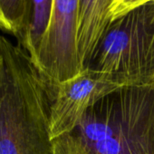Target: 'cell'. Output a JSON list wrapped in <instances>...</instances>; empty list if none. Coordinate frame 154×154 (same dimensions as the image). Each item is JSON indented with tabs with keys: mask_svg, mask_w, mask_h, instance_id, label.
I'll return each instance as SVG.
<instances>
[{
	"mask_svg": "<svg viewBox=\"0 0 154 154\" xmlns=\"http://www.w3.org/2000/svg\"><path fill=\"white\" fill-rule=\"evenodd\" d=\"M47 81L30 55L0 35V154H54Z\"/></svg>",
	"mask_w": 154,
	"mask_h": 154,
	"instance_id": "1",
	"label": "cell"
},
{
	"mask_svg": "<svg viewBox=\"0 0 154 154\" xmlns=\"http://www.w3.org/2000/svg\"><path fill=\"white\" fill-rule=\"evenodd\" d=\"M151 2L154 0H114L111 8V18L114 20L132 9Z\"/></svg>",
	"mask_w": 154,
	"mask_h": 154,
	"instance_id": "9",
	"label": "cell"
},
{
	"mask_svg": "<svg viewBox=\"0 0 154 154\" xmlns=\"http://www.w3.org/2000/svg\"><path fill=\"white\" fill-rule=\"evenodd\" d=\"M27 0H0V30L18 39L23 32Z\"/></svg>",
	"mask_w": 154,
	"mask_h": 154,
	"instance_id": "8",
	"label": "cell"
},
{
	"mask_svg": "<svg viewBox=\"0 0 154 154\" xmlns=\"http://www.w3.org/2000/svg\"><path fill=\"white\" fill-rule=\"evenodd\" d=\"M54 154H58V153H56V151H55V149H54Z\"/></svg>",
	"mask_w": 154,
	"mask_h": 154,
	"instance_id": "11",
	"label": "cell"
},
{
	"mask_svg": "<svg viewBox=\"0 0 154 154\" xmlns=\"http://www.w3.org/2000/svg\"><path fill=\"white\" fill-rule=\"evenodd\" d=\"M113 1L114 0H79L77 49L83 69L112 21L111 8Z\"/></svg>",
	"mask_w": 154,
	"mask_h": 154,
	"instance_id": "6",
	"label": "cell"
},
{
	"mask_svg": "<svg viewBox=\"0 0 154 154\" xmlns=\"http://www.w3.org/2000/svg\"><path fill=\"white\" fill-rule=\"evenodd\" d=\"M53 141L58 154H154V84L110 93Z\"/></svg>",
	"mask_w": 154,
	"mask_h": 154,
	"instance_id": "2",
	"label": "cell"
},
{
	"mask_svg": "<svg viewBox=\"0 0 154 154\" xmlns=\"http://www.w3.org/2000/svg\"><path fill=\"white\" fill-rule=\"evenodd\" d=\"M53 11V0H27L25 26L17 39L21 46L35 60L41 43L48 30Z\"/></svg>",
	"mask_w": 154,
	"mask_h": 154,
	"instance_id": "7",
	"label": "cell"
},
{
	"mask_svg": "<svg viewBox=\"0 0 154 154\" xmlns=\"http://www.w3.org/2000/svg\"><path fill=\"white\" fill-rule=\"evenodd\" d=\"M79 0H53L48 30L34 62L45 79L58 84L83 71L77 49Z\"/></svg>",
	"mask_w": 154,
	"mask_h": 154,
	"instance_id": "5",
	"label": "cell"
},
{
	"mask_svg": "<svg viewBox=\"0 0 154 154\" xmlns=\"http://www.w3.org/2000/svg\"><path fill=\"white\" fill-rule=\"evenodd\" d=\"M153 40L154 2H151L112 20L84 69L122 77L131 85L154 84Z\"/></svg>",
	"mask_w": 154,
	"mask_h": 154,
	"instance_id": "3",
	"label": "cell"
},
{
	"mask_svg": "<svg viewBox=\"0 0 154 154\" xmlns=\"http://www.w3.org/2000/svg\"><path fill=\"white\" fill-rule=\"evenodd\" d=\"M151 61H152V67H153V71H154V40H153L152 50H151Z\"/></svg>",
	"mask_w": 154,
	"mask_h": 154,
	"instance_id": "10",
	"label": "cell"
},
{
	"mask_svg": "<svg viewBox=\"0 0 154 154\" xmlns=\"http://www.w3.org/2000/svg\"><path fill=\"white\" fill-rule=\"evenodd\" d=\"M52 140L70 133L81 122L87 111L110 93L131 85L122 77L84 69L79 74L58 84L47 82Z\"/></svg>",
	"mask_w": 154,
	"mask_h": 154,
	"instance_id": "4",
	"label": "cell"
}]
</instances>
